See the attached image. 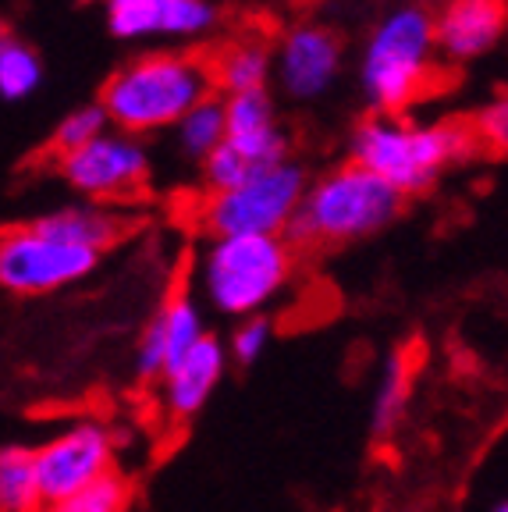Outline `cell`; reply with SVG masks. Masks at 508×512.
<instances>
[{"label": "cell", "instance_id": "1", "mask_svg": "<svg viewBox=\"0 0 508 512\" xmlns=\"http://www.w3.org/2000/svg\"><path fill=\"white\" fill-rule=\"evenodd\" d=\"M214 72L203 54L157 50L125 61L104 82L100 107L107 121L128 136H150L182 121L199 100L214 96Z\"/></svg>", "mask_w": 508, "mask_h": 512}, {"label": "cell", "instance_id": "2", "mask_svg": "<svg viewBox=\"0 0 508 512\" xmlns=\"http://www.w3.org/2000/svg\"><path fill=\"white\" fill-rule=\"evenodd\" d=\"M477 146L466 121L420 125L402 114H370L352 132V160L395 185L402 196H420Z\"/></svg>", "mask_w": 508, "mask_h": 512}, {"label": "cell", "instance_id": "3", "mask_svg": "<svg viewBox=\"0 0 508 512\" xmlns=\"http://www.w3.org/2000/svg\"><path fill=\"white\" fill-rule=\"evenodd\" d=\"M405 207V196L381 175L349 160L306 182L288 232L299 246H349L384 232Z\"/></svg>", "mask_w": 508, "mask_h": 512}, {"label": "cell", "instance_id": "4", "mask_svg": "<svg viewBox=\"0 0 508 512\" xmlns=\"http://www.w3.org/2000/svg\"><path fill=\"white\" fill-rule=\"evenodd\" d=\"M359 82L374 114H405L437 82L434 11L427 4H398L374 25L363 47Z\"/></svg>", "mask_w": 508, "mask_h": 512}, {"label": "cell", "instance_id": "5", "mask_svg": "<svg viewBox=\"0 0 508 512\" xmlns=\"http://www.w3.org/2000/svg\"><path fill=\"white\" fill-rule=\"evenodd\" d=\"M199 288L217 313L253 317L288 288L295 246L285 235H217L199 253Z\"/></svg>", "mask_w": 508, "mask_h": 512}, {"label": "cell", "instance_id": "6", "mask_svg": "<svg viewBox=\"0 0 508 512\" xmlns=\"http://www.w3.org/2000/svg\"><path fill=\"white\" fill-rule=\"evenodd\" d=\"M306 171L295 160H278L256 168L239 185L221 192H207L199 200V228L217 235H285L306 192Z\"/></svg>", "mask_w": 508, "mask_h": 512}, {"label": "cell", "instance_id": "7", "mask_svg": "<svg viewBox=\"0 0 508 512\" xmlns=\"http://www.w3.org/2000/svg\"><path fill=\"white\" fill-rule=\"evenodd\" d=\"M100 253L50 239L29 224L0 232V292L11 296H50L75 281L89 278Z\"/></svg>", "mask_w": 508, "mask_h": 512}, {"label": "cell", "instance_id": "8", "mask_svg": "<svg viewBox=\"0 0 508 512\" xmlns=\"http://www.w3.org/2000/svg\"><path fill=\"white\" fill-rule=\"evenodd\" d=\"M57 171L79 196L93 203L132 200L146 189L153 175L150 153L139 136H128L118 128H107L93 143L57 157Z\"/></svg>", "mask_w": 508, "mask_h": 512}, {"label": "cell", "instance_id": "9", "mask_svg": "<svg viewBox=\"0 0 508 512\" xmlns=\"http://www.w3.org/2000/svg\"><path fill=\"white\" fill-rule=\"evenodd\" d=\"M43 505H57L86 484L114 470V434L100 420H79L64 427L40 448H32Z\"/></svg>", "mask_w": 508, "mask_h": 512}, {"label": "cell", "instance_id": "10", "mask_svg": "<svg viewBox=\"0 0 508 512\" xmlns=\"http://www.w3.org/2000/svg\"><path fill=\"white\" fill-rule=\"evenodd\" d=\"M342 72V40L324 25H295L270 54V75L292 100H317Z\"/></svg>", "mask_w": 508, "mask_h": 512}, {"label": "cell", "instance_id": "11", "mask_svg": "<svg viewBox=\"0 0 508 512\" xmlns=\"http://www.w3.org/2000/svg\"><path fill=\"white\" fill-rule=\"evenodd\" d=\"M505 36V0H445L434 11V47L448 64H473Z\"/></svg>", "mask_w": 508, "mask_h": 512}, {"label": "cell", "instance_id": "12", "mask_svg": "<svg viewBox=\"0 0 508 512\" xmlns=\"http://www.w3.org/2000/svg\"><path fill=\"white\" fill-rule=\"evenodd\" d=\"M224 370H228V349L217 342L214 335H203L182 360L171 363L160 381V413L171 424H185L199 409L207 406V399L217 392Z\"/></svg>", "mask_w": 508, "mask_h": 512}, {"label": "cell", "instance_id": "13", "mask_svg": "<svg viewBox=\"0 0 508 512\" xmlns=\"http://www.w3.org/2000/svg\"><path fill=\"white\" fill-rule=\"evenodd\" d=\"M224 104V143L235 146L253 168H267L288 157V136L278 121V107L267 89L231 93Z\"/></svg>", "mask_w": 508, "mask_h": 512}, {"label": "cell", "instance_id": "14", "mask_svg": "<svg viewBox=\"0 0 508 512\" xmlns=\"http://www.w3.org/2000/svg\"><path fill=\"white\" fill-rule=\"evenodd\" d=\"M207 335L199 303L185 292L171 296L157 310V317L146 324L139 349H135V374L139 381H157L171 363H178L199 338Z\"/></svg>", "mask_w": 508, "mask_h": 512}, {"label": "cell", "instance_id": "15", "mask_svg": "<svg viewBox=\"0 0 508 512\" xmlns=\"http://www.w3.org/2000/svg\"><path fill=\"white\" fill-rule=\"evenodd\" d=\"M32 228L50 239L72 242L104 256L128 235V217L111 210V203H86V207H64L32 221Z\"/></svg>", "mask_w": 508, "mask_h": 512}, {"label": "cell", "instance_id": "16", "mask_svg": "<svg viewBox=\"0 0 508 512\" xmlns=\"http://www.w3.org/2000/svg\"><path fill=\"white\" fill-rule=\"evenodd\" d=\"M214 72V86L224 93H253V89H267L270 82V50L260 40H239L224 47L217 61H210Z\"/></svg>", "mask_w": 508, "mask_h": 512}, {"label": "cell", "instance_id": "17", "mask_svg": "<svg viewBox=\"0 0 508 512\" xmlns=\"http://www.w3.org/2000/svg\"><path fill=\"white\" fill-rule=\"evenodd\" d=\"M0 512H47L32 466V448H0Z\"/></svg>", "mask_w": 508, "mask_h": 512}, {"label": "cell", "instance_id": "18", "mask_svg": "<svg viewBox=\"0 0 508 512\" xmlns=\"http://www.w3.org/2000/svg\"><path fill=\"white\" fill-rule=\"evenodd\" d=\"M409 384H413V363H409V352H391L388 363L381 370V381H377L374 392V434H391L398 427L405 413V402H409Z\"/></svg>", "mask_w": 508, "mask_h": 512}, {"label": "cell", "instance_id": "19", "mask_svg": "<svg viewBox=\"0 0 508 512\" xmlns=\"http://www.w3.org/2000/svg\"><path fill=\"white\" fill-rule=\"evenodd\" d=\"M43 61L29 43L4 36L0 40V96L4 100H25L40 89Z\"/></svg>", "mask_w": 508, "mask_h": 512}, {"label": "cell", "instance_id": "20", "mask_svg": "<svg viewBox=\"0 0 508 512\" xmlns=\"http://www.w3.org/2000/svg\"><path fill=\"white\" fill-rule=\"evenodd\" d=\"M178 146L189 160H203L217 143H224V104L217 96L199 100L189 114H182L178 121Z\"/></svg>", "mask_w": 508, "mask_h": 512}, {"label": "cell", "instance_id": "21", "mask_svg": "<svg viewBox=\"0 0 508 512\" xmlns=\"http://www.w3.org/2000/svg\"><path fill=\"white\" fill-rule=\"evenodd\" d=\"M214 25H217V8L210 0H160L157 36L196 40V36H207Z\"/></svg>", "mask_w": 508, "mask_h": 512}, {"label": "cell", "instance_id": "22", "mask_svg": "<svg viewBox=\"0 0 508 512\" xmlns=\"http://www.w3.org/2000/svg\"><path fill=\"white\" fill-rule=\"evenodd\" d=\"M128 502H132L128 480L111 470L93 484H86L82 491L68 495L64 502L47 505V512H128Z\"/></svg>", "mask_w": 508, "mask_h": 512}, {"label": "cell", "instance_id": "23", "mask_svg": "<svg viewBox=\"0 0 508 512\" xmlns=\"http://www.w3.org/2000/svg\"><path fill=\"white\" fill-rule=\"evenodd\" d=\"M111 121H107L104 107L100 104H86V107H75L72 114H64V121L54 128V136H50V150L54 157H64V153L79 150V146L93 143L100 132H107Z\"/></svg>", "mask_w": 508, "mask_h": 512}, {"label": "cell", "instance_id": "24", "mask_svg": "<svg viewBox=\"0 0 508 512\" xmlns=\"http://www.w3.org/2000/svg\"><path fill=\"white\" fill-rule=\"evenodd\" d=\"M160 0H107V25L118 40H146L157 36Z\"/></svg>", "mask_w": 508, "mask_h": 512}, {"label": "cell", "instance_id": "25", "mask_svg": "<svg viewBox=\"0 0 508 512\" xmlns=\"http://www.w3.org/2000/svg\"><path fill=\"white\" fill-rule=\"evenodd\" d=\"M199 164H203V182H207V192L231 189V185H239L249 171H256L253 164H249V160L228 143H217L207 157L199 160Z\"/></svg>", "mask_w": 508, "mask_h": 512}, {"label": "cell", "instance_id": "26", "mask_svg": "<svg viewBox=\"0 0 508 512\" xmlns=\"http://www.w3.org/2000/svg\"><path fill=\"white\" fill-rule=\"evenodd\" d=\"M270 335H274V324H270V317H263V313L242 317V324L235 328V335H231V352H235V360H239L242 367L256 363L263 352H267Z\"/></svg>", "mask_w": 508, "mask_h": 512}, {"label": "cell", "instance_id": "27", "mask_svg": "<svg viewBox=\"0 0 508 512\" xmlns=\"http://www.w3.org/2000/svg\"><path fill=\"white\" fill-rule=\"evenodd\" d=\"M469 128H473L477 143H491V146H498V150H501V146H505V139H508V104H505V100H494V104H487Z\"/></svg>", "mask_w": 508, "mask_h": 512}, {"label": "cell", "instance_id": "28", "mask_svg": "<svg viewBox=\"0 0 508 512\" xmlns=\"http://www.w3.org/2000/svg\"><path fill=\"white\" fill-rule=\"evenodd\" d=\"M487 512H508V502H505V498H498V502H494Z\"/></svg>", "mask_w": 508, "mask_h": 512}, {"label": "cell", "instance_id": "29", "mask_svg": "<svg viewBox=\"0 0 508 512\" xmlns=\"http://www.w3.org/2000/svg\"><path fill=\"white\" fill-rule=\"evenodd\" d=\"M4 36H8V32H4V22H0V40H4Z\"/></svg>", "mask_w": 508, "mask_h": 512}]
</instances>
